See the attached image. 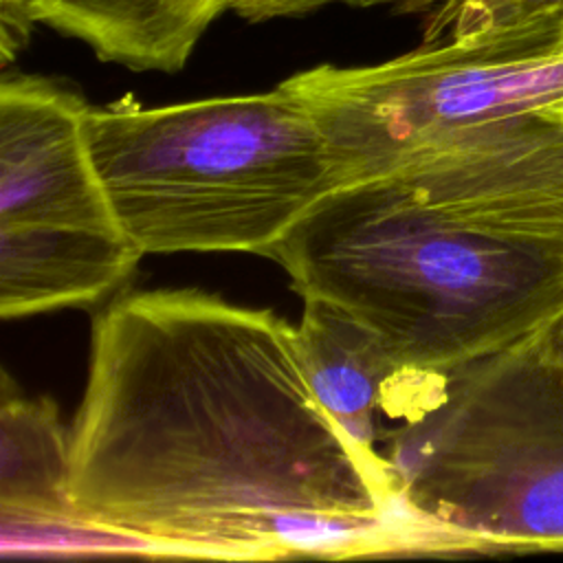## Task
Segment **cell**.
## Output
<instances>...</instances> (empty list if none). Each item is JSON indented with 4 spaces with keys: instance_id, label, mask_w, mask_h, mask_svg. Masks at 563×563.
<instances>
[{
    "instance_id": "52a82bcc",
    "label": "cell",
    "mask_w": 563,
    "mask_h": 563,
    "mask_svg": "<svg viewBox=\"0 0 563 563\" xmlns=\"http://www.w3.org/2000/svg\"><path fill=\"white\" fill-rule=\"evenodd\" d=\"M233 0H24L2 20V57L31 24L84 42L101 62L130 70H180L211 22Z\"/></svg>"
},
{
    "instance_id": "8fae6325",
    "label": "cell",
    "mask_w": 563,
    "mask_h": 563,
    "mask_svg": "<svg viewBox=\"0 0 563 563\" xmlns=\"http://www.w3.org/2000/svg\"><path fill=\"white\" fill-rule=\"evenodd\" d=\"M561 4L563 0H444L429 11L424 42L486 33Z\"/></svg>"
},
{
    "instance_id": "5bb4252c",
    "label": "cell",
    "mask_w": 563,
    "mask_h": 563,
    "mask_svg": "<svg viewBox=\"0 0 563 563\" xmlns=\"http://www.w3.org/2000/svg\"><path fill=\"white\" fill-rule=\"evenodd\" d=\"M24 0H0V9H2V20L13 18L20 9H22Z\"/></svg>"
},
{
    "instance_id": "6da1fadb",
    "label": "cell",
    "mask_w": 563,
    "mask_h": 563,
    "mask_svg": "<svg viewBox=\"0 0 563 563\" xmlns=\"http://www.w3.org/2000/svg\"><path fill=\"white\" fill-rule=\"evenodd\" d=\"M68 495L86 530L156 552H444L314 396L297 328L198 288L121 292L97 314Z\"/></svg>"
},
{
    "instance_id": "7a4b0ae2",
    "label": "cell",
    "mask_w": 563,
    "mask_h": 563,
    "mask_svg": "<svg viewBox=\"0 0 563 563\" xmlns=\"http://www.w3.org/2000/svg\"><path fill=\"white\" fill-rule=\"evenodd\" d=\"M266 257L303 299L369 328L407 376L451 374L563 314V257L519 235L438 145L339 185Z\"/></svg>"
},
{
    "instance_id": "5b68a950",
    "label": "cell",
    "mask_w": 563,
    "mask_h": 563,
    "mask_svg": "<svg viewBox=\"0 0 563 563\" xmlns=\"http://www.w3.org/2000/svg\"><path fill=\"white\" fill-rule=\"evenodd\" d=\"M284 84L310 108L345 185L468 125L545 119L563 103V4L378 64H323Z\"/></svg>"
},
{
    "instance_id": "3957f363",
    "label": "cell",
    "mask_w": 563,
    "mask_h": 563,
    "mask_svg": "<svg viewBox=\"0 0 563 563\" xmlns=\"http://www.w3.org/2000/svg\"><path fill=\"white\" fill-rule=\"evenodd\" d=\"M86 136L121 231L143 253L266 255L332 189L336 163L284 81L266 92L88 110Z\"/></svg>"
},
{
    "instance_id": "277c9868",
    "label": "cell",
    "mask_w": 563,
    "mask_h": 563,
    "mask_svg": "<svg viewBox=\"0 0 563 563\" xmlns=\"http://www.w3.org/2000/svg\"><path fill=\"white\" fill-rule=\"evenodd\" d=\"M429 385L383 455L411 517L446 552H563V369L526 341Z\"/></svg>"
},
{
    "instance_id": "4fadbf2b",
    "label": "cell",
    "mask_w": 563,
    "mask_h": 563,
    "mask_svg": "<svg viewBox=\"0 0 563 563\" xmlns=\"http://www.w3.org/2000/svg\"><path fill=\"white\" fill-rule=\"evenodd\" d=\"M537 352L563 369V314L556 317L539 336L532 339Z\"/></svg>"
},
{
    "instance_id": "7c38bea8",
    "label": "cell",
    "mask_w": 563,
    "mask_h": 563,
    "mask_svg": "<svg viewBox=\"0 0 563 563\" xmlns=\"http://www.w3.org/2000/svg\"><path fill=\"white\" fill-rule=\"evenodd\" d=\"M444 0H233L229 11L238 13L249 22H264V20H277V18L308 15L330 4H343L354 9L387 7L402 13H418V11H433Z\"/></svg>"
},
{
    "instance_id": "8992f818",
    "label": "cell",
    "mask_w": 563,
    "mask_h": 563,
    "mask_svg": "<svg viewBox=\"0 0 563 563\" xmlns=\"http://www.w3.org/2000/svg\"><path fill=\"white\" fill-rule=\"evenodd\" d=\"M88 110L64 81L2 75L0 227L121 231L90 154Z\"/></svg>"
},
{
    "instance_id": "30bf717a",
    "label": "cell",
    "mask_w": 563,
    "mask_h": 563,
    "mask_svg": "<svg viewBox=\"0 0 563 563\" xmlns=\"http://www.w3.org/2000/svg\"><path fill=\"white\" fill-rule=\"evenodd\" d=\"M70 431L55 402L29 398L2 374L0 515L2 523L75 528L70 495Z\"/></svg>"
},
{
    "instance_id": "ba28073f",
    "label": "cell",
    "mask_w": 563,
    "mask_h": 563,
    "mask_svg": "<svg viewBox=\"0 0 563 563\" xmlns=\"http://www.w3.org/2000/svg\"><path fill=\"white\" fill-rule=\"evenodd\" d=\"M143 255L123 231L0 227V317L92 306L119 290Z\"/></svg>"
},
{
    "instance_id": "9c48e42d",
    "label": "cell",
    "mask_w": 563,
    "mask_h": 563,
    "mask_svg": "<svg viewBox=\"0 0 563 563\" xmlns=\"http://www.w3.org/2000/svg\"><path fill=\"white\" fill-rule=\"evenodd\" d=\"M297 334L319 402L367 457L383 462L376 416L402 376L383 341L323 299H303Z\"/></svg>"
}]
</instances>
